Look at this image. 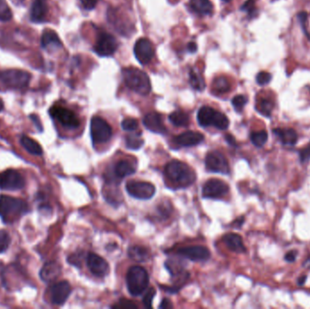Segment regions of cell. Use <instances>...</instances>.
<instances>
[{
    "instance_id": "cell-27",
    "label": "cell",
    "mask_w": 310,
    "mask_h": 309,
    "mask_svg": "<svg viewBox=\"0 0 310 309\" xmlns=\"http://www.w3.org/2000/svg\"><path fill=\"white\" fill-rule=\"evenodd\" d=\"M20 143L27 151L29 153H31L33 155H38L40 156L43 154V149H42L40 144L36 142L35 140L29 138L28 136H22L20 139Z\"/></svg>"
},
{
    "instance_id": "cell-22",
    "label": "cell",
    "mask_w": 310,
    "mask_h": 309,
    "mask_svg": "<svg viewBox=\"0 0 310 309\" xmlns=\"http://www.w3.org/2000/svg\"><path fill=\"white\" fill-rule=\"evenodd\" d=\"M223 241L227 246L228 249H231L236 253H244L246 248L243 244L242 238L236 233H228L223 237Z\"/></svg>"
},
{
    "instance_id": "cell-11",
    "label": "cell",
    "mask_w": 310,
    "mask_h": 309,
    "mask_svg": "<svg viewBox=\"0 0 310 309\" xmlns=\"http://www.w3.org/2000/svg\"><path fill=\"white\" fill-rule=\"evenodd\" d=\"M205 164L208 171L223 174L230 173V165L227 159L222 152L213 151L206 155Z\"/></svg>"
},
{
    "instance_id": "cell-44",
    "label": "cell",
    "mask_w": 310,
    "mask_h": 309,
    "mask_svg": "<svg viewBox=\"0 0 310 309\" xmlns=\"http://www.w3.org/2000/svg\"><path fill=\"white\" fill-rule=\"evenodd\" d=\"M85 10H92L97 5L98 0H80Z\"/></svg>"
},
{
    "instance_id": "cell-25",
    "label": "cell",
    "mask_w": 310,
    "mask_h": 309,
    "mask_svg": "<svg viewBox=\"0 0 310 309\" xmlns=\"http://www.w3.org/2000/svg\"><path fill=\"white\" fill-rule=\"evenodd\" d=\"M191 10L201 16L213 14V6L210 0H190Z\"/></svg>"
},
{
    "instance_id": "cell-10",
    "label": "cell",
    "mask_w": 310,
    "mask_h": 309,
    "mask_svg": "<svg viewBox=\"0 0 310 309\" xmlns=\"http://www.w3.org/2000/svg\"><path fill=\"white\" fill-rule=\"evenodd\" d=\"M126 190L130 196L138 199H149L155 193V187L147 181H129L126 184Z\"/></svg>"
},
{
    "instance_id": "cell-6",
    "label": "cell",
    "mask_w": 310,
    "mask_h": 309,
    "mask_svg": "<svg viewBox=\"0 0 310 309\" xmlns=\"http://www.w3.org/2000/svg\"><path fill=\"white\" fill-rule=\"evenodd\" d=\"M31 74L19 69L0 71V81L9 87L23 89L28 86L31 81Z\"/></svg>"
},
{
    "instance_id": "cell-24",
    "label": "cell",
    "mask_w": 310,
    "mask_h": 309,
    "mask_svg": "<svg viewBox=\"0 0 310 309\" xmlns=\"http://www.w3.org/2000/svg\"><path fill=\"white\" fill-rule=\"evenodd\" d=\"M41 46L43 48H60L62 42L54 30L47 29L42 34Z\"/></svg>"
},
{
    "instance_id": "cell-29",
    "label": "cell",
    "mask_w": 310,
    "mask_h": 309,
    "mask_svg": "<svg viewBox=\"0 0 310 309\" xmlns=\"http://www.w3.org/2000/svg\"><path fill=\"white\" fill-rule=\"evenodd\" d=\"M169 120L171 121V124L175 125L177 127H185L190 123L189 116L185 112L175 111L171 113L169 116Z\"/></svg>"
},
{
    "instance_id": "cell-2",
    "label": "cell",
    "mask_w": 310,
    "mask_h": 309,
    "mask_svg": "<svg viewBox=\"0 0 310 309\" xmlns=\"http://www.w3.org/2000/svg\"><path fill=\"white\" fill-rule=\"evenodd\" d=\"M125 85L141 95H147L151 92V82L148 75L135 67H127L122 71Z\"/></svg>"
},
{
    "instance_id": "cell-17",
    "label": "cell",
    "mask_w": 310,
    "mask_h": 309,
    "mask_svg": "<svg viewBox=\"0 0 310 309\" xmlns=\"http://www.w3.org/2000/svg\"><path fill=\"white\" fill-rule=\"evenodd\" d=\"M71 286L67 281L57 282L50 287V299L54 304L62 305L69 297Z\"/></svg>"
},
{
    "instance_id": "cell-48",
    "label": "cell",
    "mask_w": 310,
    "mask_h": 309,
    "mask_svg": "<svg viewBox=\"0 0 310 309\" xmlns=\"http://www.w3.org/2000/svg\"><path fill=\"white\" fill-rule=\"evenodd\" d=\"M30 118L32 119L33 122H34V124L36 125V127H37V129L39 130L40 132H42V125L41 123H40V121L38 119V117L37 116H30Z\"/></svg>"
},
{
    "instance_id": "cell-36",
    "label": "cell",
    "mask_w": 310,
    "mask_h": 309,
    "mask_svg": "<svg viewBox=\"0 0 310 309\" xmlns=\"http://www.w3.org/2000/svg\"><path fill=\"white\" fill-rule=\"evenodd\" d=\"M11 239L9 232L6 231H0V253L5 252L10 247Z\"/></svg>"
},
{
    "instance_id": "cell-33",
    "label": "cell",
    "mask_w": 310,
    "mask_h": 309,
    "mask_svg": "<svg viewBox=\"0 0 310 309\" xmlns=\"http://www.w3.org/2000/svg\"><path fill=\"white\" fill-rule=\"evenodd\" d=\"M126 147L131 150H138L144 145V140L142 139L141 134H130L126 139Z\"/></svg>"
},
{
    "instance_id": "cell-26",
    "label": "cell",
    "mask_w": 310,
    "mask_h": 309,
    "mask_svg": "<svg viewBox=\"0 0 310 309\" xmlns=\"http://www.w3.org/2000/svg\"><path fill=\"white\" fill-rule=\"evenodd\" d=\"M135 171H136V168L135 165L132 162L125 161V160L117 162L115 167V174H116V178L120 180L126 176L134 174Z\"/></svg>"
},
{
    "instance_id": "cell-23",
    "label": "cell",
    "mask_w": 310,
    "mask_h": 309,
    "mask_svg": "<svg viewBox=\"0 0 310 309\" xmlns=\"http://www.w3.org/2000/svg\"><path fill=\"white\" fill-rule=\"evenodd\" d=\"M273 134L285 145H295L298 139L296 131L291 128H276L273 130Z\"/></svg>"
},
{
    "instance_id": "cell-42",
    "label": "cell",
    "mask_w": 310,
    "mask_h": 309,
    "mask_svg": "<svg viewBox=\"0 0 310 309\" xmlns=\"http://www.w3.org/2000/svg\"><path fill=\"white\" fill-rule=\"evenodd\" d=\"M241 10L248 12V14L252 16L254 14L256 11V7H255V0H248L244 5L241 7Z\"/></svg>"
},
{
    "instance_id": "cell-34",
    "label": "cell",
    "mask_w": 310,
    "mask_h": 309,
    "mask_svg": "<svg viewBox=\"0 0 310 309\" xmlns=\"http://www.w3.org/2000/svg\"><path fill=\"white\" fill-rule=\"evenodd\" d=\"M274 105L273 102L269 101L268 99H262L259 101L258 106H257V110L266 117H269L271 116V113L273 110Z\"/></svg>"
},
{
    "instance_id": "cell-16",
    "label": "cell",
    "mask_w": 310,
    "mask_h": 309,
    "mask_svg": "<svg viewBox=\"0 0 310 309\" xmlns=\"http://www.w3.org/2000/svg\"><path fill=\"white\" fill-rule=\"evenodd\" d=\"M177 254L191 261H206L211 257V252L202 246H190L177 250Z\"/></svg>"
},
{
    "instance_id": "cell-35",
    "label": "cell",
    "mask_w": 310,
    "mask_h": 309,
    "mask_svg": "<svg viewBox=\"0 0 310 309\" xmlns=\"http://www.w3.org/2000/svg\"><path fill=\"white\" fill-rule=\"evenodd\" d=\"M13 18L12 11L6 0H0V21L9 22Z\"/></svg>"
},
{
    "instance_id": "cell-12",
    "label": "cell",
    "mask_w": 310,
    "mask_h": 309,
    "mask_svg": "<svg viewBox=\"0 0 310 309\" xmlns=\"http://www.w3.org/2000/svg\"><path fill=\"white\" fill-rule=\"evenodd\" d=\"M118 47L116 38L107 32L100 33L93 46V50L100 56H110L115 54Z\"/></svg>"
},
{
    "instance_id": "cell-30",
    "label": "cell",
    "mask_w": 310,
    "mask_h": 309,
    "mask_svg": "<svg viewBox=\"0 0 310 309\" xmlns=\"http://www.w3.org/2000/svg\"><path fill=\"white\" fill-rule=\"evenodd\" d=\"M189 80L191 87L197 90V91H203L204 88L206 86V83L204 82L202 75L199 74L198 71L195 69H190L189 74Z\"/></svg>"
},
{
    "instance_id": "cell-53",
    "label": "cell",
    "mask_w": 310,
    "mask_h": 309,
    "mask_svg": "<svg viewBox=\"0 0 310 309\" xmlns=\"http://www.w3.org/2000/svg\"><path fill=\"white\" fill-rule=\"evenodd\" d=\"M223 1H225V2H230L231 0H223Z\"/></svg>"
},
{
    "instance_id": "cell-38",
    "label": "cell",
    "mask_w": 310,
    "mask_h": 309,
    "mask_svg": "<svg viewBox=\"0 0 310 309\" xmlns=\"http://www.w3.org/2000/svg\"><path fill=\"white\" fill-rule=\"evenodd\" d=\"M122 128L127 132H134L138 128V122L134 118H125L122 122Z\"/></svg>"
},
{
    "instance_id": "cell-39",
    "label": "cell",
    "mask_w": 310,
    "mask_h": 309,
    "mask_svg": "<svg viewBox=\"0 0 310 309\" xmlns=\"http://www.w3.org/2000/svg\"><path fill=\"white\" fill-rule=\"evenodd\" d=\"M155 294H156V291H155V289H154L153 287H151V288L146 292V294L144 295V299H143V302H144L145 307H152V306H153V305H152V303H153V297H154Z\"/></svg>"
},
{
    "instance_id": "cell-49",
    "label": "cell",
    "mask_w": 310,
    "mask_h": 309,
    "mask_svg": "<svg viewBox=\"0 0 310 309\" xmlns=\"http://www.w3.org/2000/svg\"><path fill=\"white\" fill-rule=\"evenodd\" d=\"M225 139L227 140L228 143H230L231 145H233V146L236 145V140H235V138H234L233 136H232L231 134H227Z\"/></svg>"
},
{
    "instance_id": "cell-31",
    "label": "cell",
    "mask_w": 310,
    "mask_h": 309,
    "mask_svg": "<svg viewBox=\"0 0 310 309\" xmlns=\"http://www.w3.org/2000/svg\"><path fill=\"white\" fill-rule=\"evenodd\" d=\"M213 88L215 92L224 93V92H227L230 90L231 84H230V82L228 81V79L226 77L219 76V77H216V78L214 79Z\"/></svg>"
},
{
    "instance_id": "cell-40",
    "label": "cell",
    "mask_w": 310,
    "mask_h": 309,
    "mask_svg": "<svg viewBox=\"0 0 310 309\" xmlns=\"http://www.w3.org/2000/svg\"><path fill=\"white\" fill-rule=\"evenodd\" d=\"M271 74L267 72H260L257 75L256 80H257V83H259V85H266L271 81Z\"/></svg>"
},
{
    "instance_id": "cell-1",
    "label": "cell",
    "mask_w": 310,
    "mask_h": 309,
    "mask_svg": "<svg viewBox=\"0 0 310 309\" xmlns=\"http://www.w3.org/2000/svg\"><path fill=\"white\" fill-rule=\"evenodd\" d=\"M165 175L172 183L180 187H188L196 180L194 171L184 162L177 160L167 163Z\"/></svg>"
},
{
    "instance_id": "cell-45",
    "label": "cell",
    "mask_w": 310,
    "mask_h": 309,
    "mask_svg": "<svg viewBox=\"0 0 310 309\" xmlns=\"http://www.w3.org/2000/svg\"><path fill=\"white\" fill-rule=\"evenodd\" d=\"M297 19L300 22L302 28H303V31L305 32L306 36H308V34L306 32V28H305V23H306V20H307V14L305 12H300L299 14L297 15Z\"/></svg>"
},
{
    "instance_id": "cell-5",
    "label": "cell",
    "mask_w": 310,
    "mask_h": 309,
    "mask_svg": "<svg viewBox=\"0 0 310 309\" xmlns=\"http://www.w3.org/2000/svg\"><path fill=\"white\" fill-rule=\"evenodd\" d=\"M197 120L202 127L214 126L219 130H227L230 125L227 116L210 107H202L199 109Z\"/></svg>"
},
{
    "instance_id": "cell-7",
    "label": "cell",
    "mask_w": 310,
    "mask_h": 309,
    "mask_svg": "<svg viewBox=\"0 0 310 309\" xmlns=\"http://www.w3.org/2000/svg\"><path fill=\"white\" fill-rule=\"evenodd\" d=\"M91 137L94 144L106 143L112 138V127L102 117L94 116L91 120Z\"/></svg>"
},
{
    "instance_id": "cell-21",
    "label": "cell",
    "mask_w": 310,
    "mask_h": 309,
    "mask_svg": "<svg viewBox=\"0 0 310 309\" xmlns=\"http://www.w3.org/2000/svg\"><path fill=\"white\" fill-rule=\"evenodd\" d=\"M60 273V265L55 261H50L43 266L39 275L43 281L51 282L59 277Z\"/></svg>"
},
{
    "instance_id": "cell-19",
    "label": "cell",
    "mask_w": 310,
    "mask_h": 309,
    "mask_svg": "<svg viewBox=\"0 0 310 309\" xmlns=\"http://www.w3.org/2000/svg\"><path fill=\"white\" fill-rule=\"evenodd\" d=\"M48 13L47 0H34L30 10V19L34 23H42Z\"/></svg>"
},
{
    "instance_id": "cell-52",
    "label": "cell",
    "mask_w": 310,
    "mask_h": 309,
    "mask_svg": "<svg viewBox=\"0 0 310 309\" xmlns=\"http://www.w3.org/2000/svg\"><path fill=\"white\" fill-rule=\"evenodd\" d=\"M4 109V102L0 99V112L2 111Z\"/></svg>"
},
{
    "instance_id": "cell-37",
    "label": "cell",
    "mask_w": 310,
    "mask_h": 309,
    "mask_svg": "<svg viewBox=\"0 0 310 309\" xmlns=\"http://www.w3.org/2000/svg\"><path fill=\"white\" fill-rule=\"evenodd\" d=\"M248 101L247 97L244 95H237L232 99V106L237 112H241Z\"/></svg>"
},
{
    "instance_id": "cell-9",
    "label": "cell",
    "mask_w": 310,
    "mask_h": 309,
    "mask_svg": "<svg viewBox=\"0 0 310 309\" xmlns=\"http://www.w3.org/2000/svg\"><path fill=\"white\" fill-rule=\"evenodd\" d=\"M26 180L16 170H7L0 173V189L4 190H19L23 189Z\"/></svg>"
},
{
    "instance_id": "cell-41",
    "label": "cell",
    "mask_w": 310,
    "mask_h": 309,
    "mask_svg": "<svg viewBox=\"0 0 310 309\" xmlns=\"http://www.w3.org/2000/svg\"><path fill=\"white\" fill-rule=\"evenodd\" d=\"M112 307L114 308H137V306L134 303H132L129 300L122 299L119 301V303L113 305Z\"/></svg>"
},
{
    "instance_id": "cell-4",
    "label": "cell",
    "mask_w": 310,
    "mask_h": 309,
    "mask_svg": "<svg viewBox=\"0 0 310 309\" xmlns=\"http://www.w3.org/2000/svg\"><path fill=\"white\" fill-rule=\"evenodd\" d=\"M126 285L131 295L139 296L148 287V272L140 266L132 267L126 275Z\"/></svg>"
},
{
    "instance_id": "cell-50",
    "label": "cell",
    "mask_w": 310,
    "mask_h": 309,
    "mask_svg": "<svg viewBox=\"0 0 310 309\" xmlns=\"http://www.w3.org/2000/svg\"><path fill=\"white\" fill-rule=\"evenodd\" d=\"M306 277H306L305 275H303V276H301L300 277H298V279H297V284H298L299 286H303L305 283Z\"/></svg>"
},
{
    "instance_id": "cell-32",
    "label": "cell",
    "mask_w": 310,
    "mask_h": 309,
    "mask_svg": "<svg viewBox=\"0 0 310 309\" xmlns=\"http://www.w3.org/2000/svg\"><path fill=\"white\" fill-rule=\"evenodd\" d=\"M268 133L264 130L258 131V132H253L250 134V141L251 143L254 144L256 147H262L265 143L268 141Z\"/></svg>"
},
{
    "instance_id": "cell-28",
    "label": "cell",
    "mask_w": 310,
    "mask_h": 309,
    "mask_svg": "<svg viewBox=\"0 0 310 309\" xmlns=\"http://www.w3.org/2000/svg\"><path fill=\"white\" fill-rule=\"evenodd\" d=\"M130 258L137 262H144L149 258L148 249L142 246H133L128 249Z\"/></svg>"
},
{
    "instance_id": "cell-46",
    "label": "cell",
    "mask_w": 310,
    "mask_h": 309,
    "mask_svg": "<svg viewBox=\"0 0 310 309\" xmlns=\"http://www.w3.org/2000/svg\"><path fill=\"white\" fill-rule=\"evenodd\" d=\"M296 256H297V251H296V250H291V251L287 252V253L285 255V260H286L287 262L291 263V262H294V261L296 260Z\"/></svg>"
},
{
    "instance_id": "cell-51",
    "label": "cell",
    "mask_w": 310,
    "mask_h": 309,
    "mask_svg": "<svg viewBox=\"0 0 310 309\" xmlns=\"http://www.w3.org/2000/svg\"><path fill=\"white\" fill-rule=\"evenodd\" d=\"M188 50L190 51V53H194L195 51L197 50V46L195 45V43H190L188 45Z\"/></svg>"
},
{
    "instance_id": "cell-15",
    "label": "cell",
    "mask_w": 310,
    "mask_h": 309,
    "mask_svg": "<svg viewBox=\"0 0 310 309\" xmlns=\"http://www.w3.org/2000/svg\"><path fill=\"white\" fill-rule=\"evenodd\" d=\"M135 55L142 65L149 64L154 56V49L152 42L146 38L139 39L135 43Z\"/></svg>"
},
{
    "instance_id": "cell-8",
    "label": "cell",
    "mask_w": 310,
    "mask_h": 309,
    "mask_svg": "<svg viewBox=\"0 0 310 309\" xmlns=\"http://www.w3.org/2000/svg\"><path fill=\"white\" fill-rule=\"evenodd\" d=\"M50 116L67 129H77L80 120L74 112L62 107H53L49 110Z\"/></svg>"
},
{
    "instance_id": "cell-14",
    "label": "cell",
    "mask_w": 310,
    "mask_h": 309,
    "mask_svg": "<svg viewBox=\"0 0 310 309\" xmlns=\"http://www.w3.org/2000/svg\"><path fill=\"white\" fill-rule=\"evenodd\" d=\"M88 268L91 273L97 277H105L109 274L110 267L107 260L99 255L94 253L88 254L86 258Z\"/></svg>"
},
{
    "instance_id": "cell-18",
    "label": "cell",
    "mask_w": 310,
    "mask_h": 309,
    "mask_svg": "<svg viewBox=\"0 0 310 309\" xmlns=\"http://www.w3.org/2000/svg\"><path fill=\"white\" fill-rule=\"evenodd\" d=\"M203 140V134L198 133V132L188 131L175 137L174 142L177 145L181 146V147H191V146L198 145Z\"/></svg>"
},
{
    "instance_id": "cell-47",
    "label": "cell",
    "mask_w": 310,
    "mask_h": 309,
    "mask_svg": "<svg viewBox=\"0 0 310 309\" xmlns=\"http://www.w3.org/2000/svg\"><path fill=\"white\" fill-rule=\"evenodd\" d=\"M172 304H171V300L168 298H164L162 300V303L160 304V308H172Z\"/></svg>"
},
{
    "instance_id": "cell-43",
    "label": "cell",
    "mask_w": 310,
    "mask_h": 309,
    "mask_svg": "<svg viewBox=\"0 0 310 309\" xmlns=\"http://www.w3.org/2000/svg\"><path fill=\"white\" fill-rule=\"evenodd\" d=\"M299 157H300V162L302 163L306 162L310 160V144L305 148H303L299 152Z\"/></svg>"
},
{
    "instance_id": "cell-20",
    "label": "cell",
    "mask_w": 310,
    "mask_h": 309,
    "mask_svg": "<svg viewBox=\"0 0 310 309\" xmlns=\"http://www.w3.org/2000/svg\"><path fill=\"white\" fill-rule=\"evenodd\" d=\"M144 125L149 131L159 134H166V127L163 125L162 116L157 113H150L144 118Z\"/></svg>"
},
{
    "instance_id": "cell-3",
    "label": "cell",
    "mask_w": 310,
    "mask_h": 309,
    "mask_svg": "<svg viewBox=\"0 0 310 309\" xmlns=\"http://www.w3.org/2000/svg\"><path fill=\"white\" fill-rule=\"evenodd\" d=\"M28 212V204L23 199L5 195L0 196V217L6 223Z\"/></svg>"
},
{
    "instance_id": "cell-13",
    "label": "cell",
    "mask_w": 310,
    "mask_h": 309,
    "mask_svg": "<svg viewBox=\"0 0 310 309\" xmlns=\"http://www.w3.org/2000/svg\"><path fill=\"white\" fill-rule=\"evenodd\" d=\"M230 190L229 185L218 179L209 180L203 186L202 196L207 198H221L227 195Z\"/></svg>"
}]
</instances>
